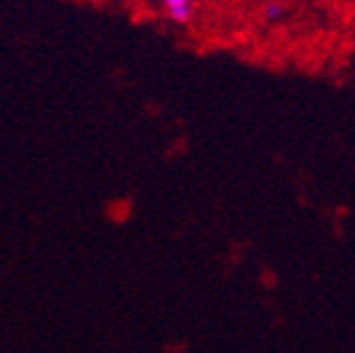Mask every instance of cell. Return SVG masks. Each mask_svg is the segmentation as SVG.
Masks as SVG:
<instances>
[{"label": "cell", "mask_w": 355, "mask_h": 353, "mask_svg": "<svg viewBox=\"0 0 355 353\" xmlns=\"http://www.w3.org/2000/svg\"><path fill=\"white\" fill-rule=\"evenodd\" d=\"M282 13H284L282 6H269V8H266V17H269V20H277Z\"/></svg>", "instance_id": "cell-2"}, {"label": "cell", "mask_w": 355, "mask_h": 353, "mask_svg": "<svg viewBox=\"0 0 355 353\" xmlns=\"http://www.w3.org/2000/svg\"><path fill=\"white\" fill-rule=\"evenodd\" d=\"M166 8V15L175 25H188L195 15V0H158Z\"/></svg>", "instance_id": "cell-1"}]
</instances>
